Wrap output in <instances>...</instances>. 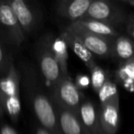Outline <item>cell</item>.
Masks as SVG:
<instances>
[{
	"label": "cell",
	"mask_w": 134,
	"mask_h": 134,
	"mask_svg": "<svg viewBox=\"0 0 134 134\" xmlns=\"http://www.w3.org/2000/svg\"><path fill=\"white\" fill-rule=\"evenodd\" d=\"M17 67L20 75L23 97L36 121L52 134H62L55 106L37 66L28 62H22Z\"/></svg>",
	"instance_id": "6da1fadb"
},
{
	"label": "cell",
	"mask_w": 134,
	"mask_h": 134,
	"mask_svg": "<svg viewBox=\"0 0 134 134\" xmlns=\"http://www.w3.org/2000/svg\"><path fill=\"white\" fill-rule=\"evenodd\" d=\"M54 38L52 32H46L37 40L34 47L38 71L49 93L63 77L53 52Z\"/></svg>",
	"instance_id": "7a4b0ae2"
},
{
	"label": "cell",
	"mask_w": 134,
	"mask_h": 134,
	"mask_svg": "<svg viewBox=\"0 0 134 134\" xmlns=\"http://www.w3.org/2000/svg\"><path fill=\"white\" fill-rule=\"evenodd\" d=\"M20 75L15 62L4 75H0V97L5 114L17 123L21 113Z\"/></svg>",
	"instance_id": "3957f363"
},
{
	"label": "cell",
	"mask_w": 134,
	"mask_h": 134,
	"mask_svg": "<svg viewBox=\"0 0 134 134\" xmlns=\"http://www.w3.org/2000/svg\"><path fill=\"white\" fill-rule=\"evenodd\" d=\"M129 13L119 1L92 0L84 19H92L108 24L117 30L124 29Z\"/></svg>",
	"instance_id": "277c9868"
},
{
	"label": "cell",
	"mask_w": 134,
	"mask_h": 134,
	"mask_svg": "<svg viewBox=\"0 0 134 134\" xmlns=\"http://www.w3.org/2000/svg\"><path fill=\"white\" fill-rule=\"evenodd\" d=\"M26 37L8 0H2L0 3V40L8 49H18L21 47Z\"/></svg>",
	"instance_id": "5b68a950"
},
{
	"label": "cell",
	"mask_w": 134,
	"mask_h": 134,
	"mask_svg": "<svg viewBox=\"0 0 134 134\" xmlns=\"http://www.w3.org/2000/svg\"><path fill=\"white\" fill-rule=\"evenodd\" d=\"M50 95L54 105L74 112L77 111L86 97L71 76L62 77L50 92Z\"/></svg>",
	"instance_id": "8992f818"
},
{
	"label": "cell",
	"mask_w": 134,
	"mask_h": 134,
	"mask_svg": "<svg viewBox=\"0 0 134 134\" xmlns=\"http://www.w3.org/2000/svg\"><path fill=\"white\" fill-rule=\"evenodd\" d=\"M8 3L26 36L31 35L41 28L43 19L41 8L25 0H8Z\"/></svg>",
	"instance_id": "52a82bcc"
},
{
	"label": "cell",
	"mask_w": 134,
	"mask_h": 134,
	"mask_svg": "<svg viewBox=\"0 0 134 134\" xmlns=\"http://www.w3.org/2000/svg\"><path fill=\"white\" fill-rule=\"evenodd\" d=\"M68 32L78 38L94 56L102 59L112 58V44L114 40L82 30H74Z\"/></svg>",
	"instance_id": "ba28073f"
},
{
	"label": "cell",
	"mask_w": 134,
	"mask_h": 134,
	"mask_svg": "<svg viewBox=\"0 0 134 134\" xmlns=\"http://www.w3.org/2000/svg\"><path fill=\"white\" fill-rule=\"evenodd\" d=\"M76 114L86 134H103L99 119V104L86 97Z\"/></svg>",
	"instance_id": "9c48e42d"
},
{
	"label": "cell",
	"mask_w": 134,
	"mask_h": 134,
	"mask_svg": "<svg viewBox=\"0 0 134 134\" xmlns=\"http://www.w3.org/2000/svg\"><path fill=\"white\" fill-rule=\"evenodd\" d=\"M63 30H66V31L82 30V31H86L96 35L109 38L111 40H115L120 34H122L120 30L92 19H82L75 22H70V24L65 27Z\"/></svg>",
	"instance_id": "30bf717a"
},
{
	"label": "cell",
	"mask_w": 134,
	"mask_h": 134,
	"mask_svg": "<svg viewBox=\"0 0 134 134\" xmlns=\"http://www.w3.org/2000/svg\"><path fill=\"white\" fill-rule=\"evenodd\" d=\"M99 119L103 134H117L120 122L119 99L99 105Z\"/></svg>",
	"instance_id": "8fae6325"
},
{
	"label": "cell",
	"mask_w": 134,
	"mask_h": 134,
	"mask_svg": "<svg viewBox=\"0 0 134 134\" xmlns=\"http://www.w3.org/2000/svg\"><path fill=\"white\" fill-rule=\"evenodd\" d=\"M91 3L92 0H59L54 9L59 17L75 22L84 19Z\"/></svg>",
	"instance_id": "7c38bea8"
},
{
	"label": "cell",
	"mask_w": 134,
	"mask_h": 134,
	"mask_svg": "<svg viewBox=\"0 0 134 134\" xmlns=\"http://www.w3.org/2000/svg\"><path fill=\"white\" fill-rule=\"evenodd\" d=\"M55 106L58 123L62 134H86L76 112Z\"/></svg>",
	"instance_id": "4fadbf2b"
},
{
	"label": "cell",
	"mask_w": 134,
	"mask_h": 134,
	"mask_svg": "<svg viewBox=\"0 0 134 134\" xmlns=\"http://www.w3.org/2000/svg\"><path fill=\"white\" fill-rule=\"evenodd\" d=\"M60 37L66 43L67 47L69 49H71L75 53V55L85 63V65H86V68L89 71L93 67H95L97 64L93 54L83 44L82 41L77 37H75L74 34L70 33L68 31H65V30H63Z\"/></svg>",
	"instance_id": "5bb4252c"
},
{
	"label": "cell",
	"mask_w": 134,
	"mask_h": 134,
	"mask_svg": "<svg viewBox=\"0 0 134 134\" xmlns=\"http://www.w3.org/2000/svg\"><path fill=\"white\" fill-rule=\"evenodd\" d=\"M112 59L119 63L134 61V41L127 35L120 34L113 41Z\"/></svg>",
	"instance_id": "9a60e30c"
},
{
	"label": "cell",
	"mask_w": 134,
	"mask_h": 134,
	"mask_svg": "<svg viewBox=\"0 0 134 134\" xmlns=\"http://www.w3.org/2000/svg\"><path fill=\"white\" fill-rule=\"evenodd\" d=\"M116 82L134 91V61L119 63L115 72Z\"/></svg>",
	"instance_id": "2e32d148"
},
{
	"label": "cell",
	"mask_w": 134,
	"mask_h": 134,
	"mask_svg": "<svg viewBox=\"0 0 134 134\" xmlns=\"http://www.w3.org/2000/svg\"><path fill=\"white\" fill-rule=\"evenodd\" d=\"M68 47L61 37L54 38L53 40V52L55 59L59 64L60 70L63 77L70 76L68 71Z\"/></svg>",
	"instance_id": "e0dca14e"
},
{
	"label": "cell",
	"mask_w": 134,
	"mask_h": 134,
	"mask_svg": "<svg viewBox=\"0 0 134 134\" xmlns=\"http://www.w3.org/2000/svg\"><path fill=\"white\" fill-rule=\"evenodd\" d=\"M90 84H91L92 89L96 94H98L99 90L102 88V86L105 85V83L108 80L110 77V75L108 71L103 69L98 64H97L95 67H93L90 70Z\"/></svg>",
	"instance_id": "ac0fdd59"
},
{
	"label": "cell",
	"mask_w": 134,
	"mask_h": 134,
	"mask_svg": "<svg viewBox=\"0 0 134 134\" xmlns=\"http://www.w3.org/2000/svg\"><path fill=\"white\" fill-rule=\"evenodd\" d=\"M97 96H98L99 99V105L105 104V103L115 100V99H119V95L116 82H114L111 78H109L105 83L102 88L99 90Z\"/></svg>",
	"instance_id": "d6986e66"
},
{
	"label": "cell",
	"mask_w": 134,
	"mask_h": 134,
	"mask_svg": "<svg viewBox=\"0 0 134 134\" xmlns=\"http://www.w3.org/2000/svg\"><path fill=\"white\" fill-rule=\"evenodd\" d=\"M14 62L13 52L0 40V75H4Z\"/></svg>",
	"instance_id": "ffe728a7"
},
{
	"label": "cell",
	"mask_w": 134,
	"mask_h": 134,
	"mask_svg": "<svg viewBox=\"0 0 134 134\" xmlns=\"http://www.w3.org/2000/svg\"><path fill=\"white\" fill-rule=\"evenodd\" d=\"M124 30L129 38L134 41V13L129 14L128 19L125 24Z\"/></svg>",
	"instance_id": "44dd1931"
},
{
	"label": "cell",
	"mask_w": 134,
	"mask_h": 134,
	"mask_svg": "<svg viewBox=\"0 0 134 134\" xmlns=\"http://www.w3.org/2000/svg\"><path fill=\"white\" fill-rule=\"evenodd\" d=\"M0 134H19L14 126L8 122H0Z\"/></svg>",
	"instance_id": "7402d4cb"
},
{
	"label": "cell",
	"mask_w": 134,
	"mask_h": 134,
	"mask_svg": "<svg viewBox=\"0 0 134 134\" xmlns=\"http://www.w3.org/2000/svg\"><path fill=\"white\" fill-rule=\"evenodd\" d=\"M30 128H31V134H52L47 129L39 124L37 121L32 122Z\"/></svg>",
	"instance_id": "603a6c76"
},
{
	"label": "cell",
	"mask_w": 134,
	"mask_h": 134,
	"mask_svg": "<svg viewBox=\"0 0 134 134\" xmlns=\"http://www.w3.org/2000/svg\"><path fill=\"white\" fill-rule=\"evenodd\" d=\"M5 115H6V114H5V110H4V108H3L1 97H0V119H2Z\"/></svg>",
	"instance_id": "cb8c5ba5"
},
{
	"label": "cell",
	"mask_w": 134,
	"mask_h": 134,
	"mask_svg": "<svg viewBox=\"0 0 134 134\" xmlns=\"http://www.w3.org/2000/svg\"><path fill=\"white\" fill-rule=\"evenodd\" d=\"M1 1H2V0H0V3H1Z\"/></svg>",
	"instance_id": "d4e9b609"
}]
</instances>
